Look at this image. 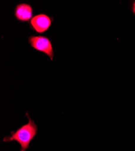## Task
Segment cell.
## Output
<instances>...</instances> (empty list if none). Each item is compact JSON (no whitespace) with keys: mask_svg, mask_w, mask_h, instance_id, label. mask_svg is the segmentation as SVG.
<instances>
[{"mask_svg":"<svg viewBox=\"0 0 135 151\" xmlns=\"http://www.w3.org/2000/svg\"><path fill=\"white\" fill-rule=\"evenodd\" d=\"M53 18L45 14H38L34 15L29 22L32 30L36 33H44L51 28Z\"/></svg>","mask_w":135,"mask_h":151,"instance_id":"3","label":"cell"},{"mask_svg":"<svg viewBox=\"0 0 135 151\" xmlns=\"http://www.w3.org/2000/svg\"><path fill=\"white\" fill-rule=\"evenodd\" d=\"M28 122L19 127L16 131H11L10 136H6L3 138L4 142L16 141L21 146L20 151H26L29 147V144L36 136L38 127L34 121L26 112Z\"/></svg>","mask_w":135,"mask_h":151,"instance_id":"1","label":"cell"},{"mask_svg":"<svg viewBox=\"0 0 135 151\" xmlns=\"http://www.w3.org/2000/svg\"><path fill=\"white\" fill-rule=\"evenodd\" d=\"M131 10H132V12H133V15L135 16V1H134L132 3V4H131Z\"/></svg>","mask_w":135,"mask_h":151,"instance_id":"5","label":"cell"},{"mask_svg":"<svg viewBox=\"0 0 135 151\" xmlns=\"http://www.w3.org/2000/svg\"><path fill=\"white\" fill-rule=\"evenodd\" d=\"M33 9L28 3H21L17 4L14 9V17L21 22H28L33 18Z\"/></svg>","mask_w":135,"mask_h":151,"instance_id":"4","label":"cell"},{"mask_svg":"<svg viewBox=\"0 0 135 151\" xmlns=\"http://www.w3.org/2000/svg\"><path fill=\"white\" fill-rule=\"evenodd\" d=\"M28 42L36 51L47 55L51 60H53L54 52L52 43L48 37L44 35H32L28 37Z\"/></svg>","mask_w":135,"mask_h":151,"instance_id":"2","label":"cell"}]
</instances>
